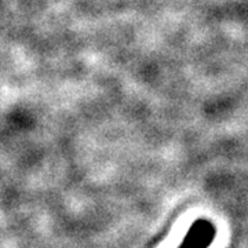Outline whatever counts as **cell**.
I'll return each mask as SVG.
<instances>
[{
  "label": "cell",
  "mask_w": 248,
  "mask_h": 248,
  "mask_svg": "<svg viewBox=\"0 0 248 248\" xmlns=\"http://www.w3.org/2000/svg\"><path fill=\"white\" fill-rule=\"evenodd\" d=\"M217 236V228L213 222L197 219L185 234L178 248H208Z\"/></svg>",
  "instance_id": "cell-1"
}]
</instances>
